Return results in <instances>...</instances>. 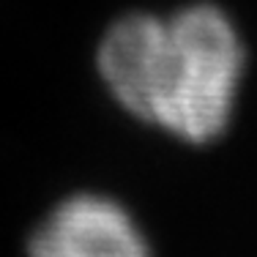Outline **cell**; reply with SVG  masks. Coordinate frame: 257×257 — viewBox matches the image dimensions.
<instances>
[{
	"instance_id": "1",
	"label": "cell",
	"mask_w": 257,
	"mask_h": 257,
	"mask_svg": "<svg viewBox=\"0 0 257 257\" xmlns=\"http://www.w3.org/2000/svg\"><path fill=\"white\" fill-rule=\"evenodd\" d=\"M243 60L232 20L211 3L120 17L99 44V74L115 101L186 143L227 128Z\"/></svg>"
},
{
	"instance_id": "2",
	"label": "cell",
	"mask_w": 257,
	"mask_h": 257,
	"mask_svg": "<svg viewBox=\"0 0 257 257\" xmlns=\"http://www.w3.org/2000/svg\"><path fill=\"white\" fill-rule=\"evenodd\" d=\"M30 252L39 257H137L148 252V243L123 205L104 194H74L33 232Z\"/></svg>"
}]
</instances>
